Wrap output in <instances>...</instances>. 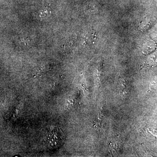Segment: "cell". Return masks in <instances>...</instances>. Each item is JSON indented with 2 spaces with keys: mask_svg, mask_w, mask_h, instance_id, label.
Wrapping results in <instances>:
<instances>
[{
  "mask_svg": "<svg viewBox=\"0 0 157 157\" xmlns=\"http://www.w3.org/2000/svg\"><path fill=\"white\" fill-rule=\"evenodd\" d=\"M47 138L48 144L51 147H58L64 141L65 135L60 129L53 128L49 130Z\"/></svg>",
  "mask_w": 157,
  "mask_h": 157,
  "instance_id": "cell-1",
  "label": "cell"
}]
</instances>
